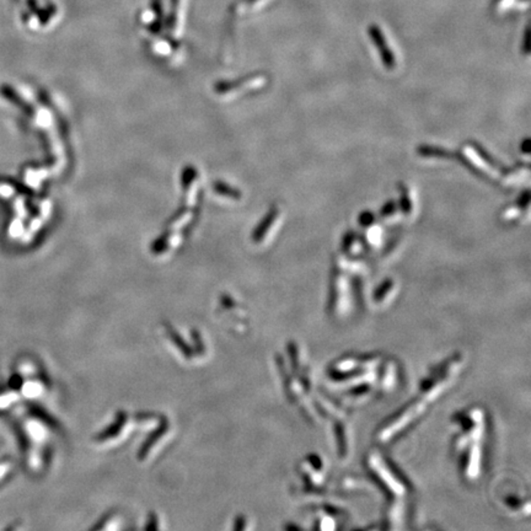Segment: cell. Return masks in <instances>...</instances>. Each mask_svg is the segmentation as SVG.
I'll return each mask as SVG.
<instances>
[{
    "label": "cell",
    "instance_id": "1",
    "mask_svg": "<svg viewBox=\"0 0 531 531\" xmlns=\"http://www.w3.org/2000/svg\"><path fill=\"white\" fill-rule=\"evenodd\" d=\"M400 368L383 354H348L326 371V388L343 405H364L397 388Z\"/></svg>",
    "mask_w": 531,
    "mask_h": 531
},
{
    "label": "cell",
    "instance_id": "2",
    "mask_svg": "<svg viewBox=\"0 0 531 531\" xmlns=\"http://www.w3.org/2000/svg\"><path fill=\"white\" fill-rule=\"evenodd\" d=\"M465 366V357L454 353L441 360L423 379L417 393L400 410L382 423L375 432V439L380 444H388L397 439L406 430L413 427L432 406L457 382Z\"/></svg>",
    "mask_w": 531,
    "mask_h": 531
},
{
    "label": "cell",
    "instance_id": "3",
    "mask_svg": "<svg viewBox=\"0 0 531 531\" xmlns=\"http://www.w3.org/2000/svg\"><path fill=\"white\" fill-rule=\"evenodd\" d=\"M457 433L452 437V454L457 470L465 482L480 479L485 464L488 417L481 406H470L452 416Z\"/></svg>",
    "mask_w": 531,
    "mask_h": 531
},
{
    "label": "cell",
    "instance_id": "4",
    "mask_svg": "<svg viewBox=\"0 0 531 531\" xmlns=\"http://www.w3.org/2000/svg\"><path fill=\"white\" fill-rule=\"evenodd\" d=\"M366 466L373 480L388 497L384 513V529H400L405 523L410 487L399 471L377 449L368 452Z\"/></svg>",
    "mask_w": 531,
    "mask_h": 531
},
{
    "label": "cell",
    "instance_id": "5",
    "mask_svg": "<svg viewBox=\"0 0 531 531\" xmlns=\"http://www.w3.org/2000/svg\"><path fill=\"white\" fill-rule=\"evenodd\" d=\"M298 468L306 491L317 493V491L322 490V487L326 485L329 471L327 464L320 455L311 454L304 457Z\"/></svg>",
    "mask_w": 531,
    "mask_h": 531
},
{
    "label": "cell",
    "instance_id": "6",
    "mask_svg": "<svg viewBox=\"0 0 531 531\" xmlns=\"http://www.w3.org/2000/svg\"><path fill=\"white\" fill-rule=\"evenodd\" d=\"M369 34H371L373 42L377 45L380 52V56L383 58V62L388 69H393L395 67V56L390 51L388 43L385 41L383 34L380 32V30L377 29V26H371L369 30Z\"/></svg>",
    "mask_w": 531,
    "mask_h": 531
},
{
    "label": "cell",
    "instance_id": "7",
    "mask_svg": "<svg viewBox=\"0 0 531 531\" xmlns=\"http://www.w3.org/2000/svg\"><path fill=\"white\" fill-rule=\"evenodd\" d=\"M338 513L333 509L321 508L315 517L314 529L320 530H333L337 529Z\"/></svg>",
    "mask_w": 531,
    "mask_h": 531
},
{
    "label": "cell",
    "instance_id": "8",
    "mask_svg": "<svg viewBox=\"0 0 531 531\" xmlns=\"http://www.w3.org/2000/svg\"><path fill=\"white\" fill-rule=\"evenodd\" d=\"M395 286L394 280H388L377 287V291L373 294V303L375 304V306L383 308L388 302H391L395 295Z\"/></svg>",
    "mask_w": 531,
    "mask_h": 531
},
{
    "label": "cell",
    "instance_id": "9",
    "mask_svg": "<svg viewBox=\"0 0 531 531\" xmlns=\"http://www.w3.org/2000/svg\"><path fill=\"white\" fill-rule=\"evenodd\" d=\"M373 220H374V218H373L371 213H368V211L363 213L360 218V224H363V225H369Z\"/></svg>",
    "mask_w": 531,
    "mask_h": 531
},
{
    "label": "cell",
    "instance_id": "10",
    "mask_svg": "<svg viewBox=\"0 0 531 531\" xmlns=\"http://www.w3.org/2000/svg\"><path fill=\"white\" fill-rule=\"evenodd\" d=\"M395 211L394 205H393V203H390L388 206H386L385 207V208H384L383 211H382V213H383V214H388V213H393V211Z\"/></svg>",
    "mask_w": 531,
    "mask_h": 531
}]
</instances>
